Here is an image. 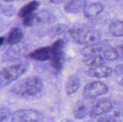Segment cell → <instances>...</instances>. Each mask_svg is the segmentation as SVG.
Segmentation results:
<instances>
[{"instance_id": "obj_20", "label": "cell", "mask_w": 123, "mask_h": 122, "mask_svg": "<svg viewBox=\"0 0 123 122\" xmlns=\"http://www.w3.org/2000/svg\"><path fill=\"white\" fill-rule=\"evenodd\" d=\"M101 55L103 56L105 60L108 61H113L118 59L119 53L116 49L112 47H109L106 49H103Z\"/></svg>"}, {"instance_id": "obj_28", "label": "cell", "mask_w": 123, "mask_h": 122, "mask_svg": "<svg viewBox=\"0 0 123 122\" xmlns=\"http://www.w3.org/2000/svg\"><path fill=\"white\" fill-rule=\"evenodd\" d=\"M5 41V38L4 37H0V47L4 44Z\"/></svg>"}, {"instance_id": "obj_33", "label": "cell", "mask_w": 123, "mask_h": 122, "mask_svg": "<svg viewBox=\"0 0 123 122\" xmlns=\"http://www.w3.org/2000/svg\"><path fill=\"white\" fill-rule=\"evenodd\" d=\"M91 122V121H87V122Z\"/></svg>"}, {"instance_id": "obj_23", "label": "cell", "mask_w": 123, "mask_h": 122, "mask_svg": "<svg viewBox=\"0 0 123 122\" xmlns=\"http://www.w3.org/2000/svg\"><path fill=\"white\" fill-rule=\"evenodd\" d=\"M97 122H121L119 119V116L117 114L105 115L100 117Z\"/></svg>"}, {"instance_id": "obj_12", "label": "cell", "mask_w": 123, "mask_h": 122, "mask_svg": "<svg viewBox=\"0 0 123 122\" xmlns=\"http://www.w3.org/2000/svg\"><path fill=\"white\" fill-rule=\"evenodd\" d=\"M104 10V7L99 2H93L85 6L84 10V16L87 19H94L100 14Z\"/></svg>"}, {"instance_id": "obj_31", "label": "cell", "mask_w": 123, "mask_h": 122, "mask_svg": "<svg viewBox=\"0 0 123 122\" xmlns=\"http://www.w3.org/2000/svg\"><path fill=\"white\" fill-rule=\"evenodd\" d=\"M3 1L6 2H13V1H15V0H3Z\"/></svg>"}, {"instance_id": "obj_30", "label": "cell", "mask_w": 123, "mask_h": 122, "mask_svg": "<svg viewBox=\"0 0 123 122\" xmlns=\"http://www.w3.org/2000/svg\"><path fill=\"white\" fill-rule=\"evenodd\" d=\"M119 84L121 86H122V87H123V78H122L120 80V81H119Z\"/></svg>"}, {"instance_id": "obj_4", "label": "cell", "mask_w": 123, "mask_h": 122, "mask_svg": "<svg viewBox=\"0 0 123 122\" xmlns=\"http://www.w3.org/2000/svg\"><path fill=\"white\" fill-rule=\"evenodd\" d=\"M65 42L62 39L55 41L50 46V56L49 62L55 70L60 72L62 69L64 59Z\"/></svg>"}, {"instance_id": "obj_8", "label": "cell", "mask_w": 123, "mask_h": 122, "mask_svg": "<svg viewBox=\"0 0 123 122\" xmlns=\"http://www.w3.org/2000/svg\"><path fill=\"white\" fill-rule=\"evenodd\" d=\"M112 108L113 104L110 99H102L94 104L89 115L91 118H95L109 112Z\"/></svg>"}, {"instance_id": "obj_5", "label": "cell", "mask_w": 123, "mask_h": 122, "mask_svg": "<svg viewBox=\"0 0 123 122\" xmlns=\"http://www.w3.org/2000/svg\"><path fill=\"white\" fill-rule=\"evenodd\" d=\"M42 118V113L37 110L20 109L12 114V122H39Z\"/></svg>"}, {"instance_id": "obj_21", "label": "cell", "mask_w": 123, "mask_h": 122, "mask_svg": "<svg viewBox=\"0 0 123 122\" xmlns=\"http://www.w3.org/2000/svg\"><path fill=\"white\" fill-rule=\"evenodd\" d=\"M0 13L7 16H13L16 13V8L12 5L2 6L0 4Z\"/></svg>"}, {"instance_id": "obj_10", "label": "cell", "mask_w": 123, "mask_h": 122, "mask_svg": "<svg viewBox=\"0 0 123 122\" xmlns=\"http://www.w3.org/2000/svg\"><path fill=\"white\" fill-rule=\"evenodd\" d=\"M113 73V69L107 66L102 65L90 67L87 70V74L92 77L102 78L111 76Z\"/></svg>"}, {"instance_id": "obj_11", "label": "cell", "mask_w": 123, "mask_h": 122, "mask_svg": "<svg viewBox=\"0 0 123 122\" xmlns=\"http://www.w3.org/2000/svg\"><path fill=\"white\" fill-rule=\"evenodd\" d=\"M86 6V0H69L64 6V11L68 14H78L83 11Z\"/></svg>"}, {"instance_id": "obj_13", "label": "cell", "mask_w": 123, "mask_h": 122, "mask_svg": "<svg viewBox=\"0 0 123 122\" xmlns=\"http://www.w3.org/2000/svg\"><path fill=\"white\" fill-rule=\"evenodd\" d=\"M24 33L20 28H13L8 32L6 39V43L10 45H14L20 43L23 39Z\"/></svg>"}, {"instance_id": "obj_15", "label": "cell", "mask_w": 123, "mask_h": 122, "mask_svg": "<svg viewBox=\"0 0 123 122\" xmlns=\"http://www.w3.org/2000/svg\"><path fill=\"white\" fill-rule=\"evenodd\" d=\"M39 6L40 2L38 1L33 0L30 1L19 9L17 13L18 16L23 18L26 16L32 14L37 10Z\"/></svg>"}, {"instance_id": "obj_18", "label": "cell", "mask_w": 123, "mask_h": 122, "mask_svg": "<svg viewBox=\"0 0 123 122\" xmlns=\"http://www.w3.org/2000/svg\"><path fill=\"white\" fill-rule=\"evenodd\" d=\"M105 60L101 55H94V56L85 57L83 59V62L86 65L90 67H96L104 64Z\"/></svg>"}, {"instance_id": "obj_22", "label": "cell", "mask_w": 123, "mask_h": 122, "mask_svg": "<svg viewBox=\"0 0 123 122\" xmlns=\"http://www.w3.org/2000/svg\"><path fill=\"white\" fill-rule=\"evenodd\" d=\"M22 19V25L25 26H32L37 23L36 13L26 16Z\"/></svg>"}, {"instance_id": "obj_7", "label": "cell", "mask_w": 123, "mask_h": 122, "mask_svg": "<svg viewBox=\"0 0 123 122\" xmlns=\"http://www.w3.org/2000/svg\"><path fill=\"white\" fill-rule=\"evenodd\" d=\"M93 105L90 99H80L73 107V116L76 119H83L90 114Z\"/></svg>"}, {"instance_id": "obj_26", "label": "cell", "mask_w": 123, "mask_h": 122, "mask_svg": "<svg viewBox=\"0 0 123 122\" xmlns=\"http://www.w3.org/2000/svg\"><path fill=\"white\" fill-rule=\"evenodd\" d=\"M113 72H114V73L117 75H123V63L116 65Z\"/></svg>"}, {"instance_id": "obj_19", "label": "cell", "mask_w": 123, "mask_h": 122, "mask_svg": "<svg viewBox=\"0 0 123 122\" xmlns=\"http://www.w3.org/2000/svg\"><path fill=\"white\" fill-rule=\"evenodd\" d=\"M36 22L38 23H51L55 20V17L48 10H42L38 13H36Z\"/></svg>"}, {"instance_id": "obj_3", "label": "cell", "mask_w": 123, "mask_h": 122, "mask_svg": "<svg viewBox=\"0 0 123 122\" xmlns=\"http://www.w3.org/2000/svg\"><path fill=\"white\" fill-rule=\"evenodd\" d=\"M28 66L26 63H20L9 66L0 71V89L10 84L25 74Z\"/></svg>"}, {"instance_id": "obj_32", "label": "cell", "mask_w": 123, "mask_h": 122, "mask_svg": "<svg viewBox=\"0 0 123 122\" xmlns=\"http://www.w3.org/2000/svg\"><path fill=\"white\" fill-rule=\"evenodd\" d=\"M121 50H122V51H123V45H122V46H121Z\"/></svg>"}, {"instance_id": "obj_6", "label": "cell", "mask_w": 123, "mask_h": 122, "mask_svg": "<svg viewBox=\"0 0 123 122\" xmlns=\"http://www.w3.org/2000/svg\"><path fill=\"white\" fill-rule=\"evenodd\" d=\"M108 90V87L103 83L98 81H92L84 87L82 95L84 98L91 99L106 94Z\"/></svg>"}, {"instance_id": "obj_16", "label": "cell", "mask_w": 123, "mask_h": 122, "mask_svg": "<svg viewBox=\"0 0 123 122\" xmlns=\"http://www.w3.org/2000/svg\"><path fill=\"white\" fill-rule=\"evenodd\" d=\"M103 50V48L97 43L91 45H88L85 47L82 48L80 50V53L84 57H88V56L100 55L102 54Z\"/></svg>"}, {"instance_id": "obj_29", "label": "cell", "mask_w": 123, "mask_h": 122, "mask_svg": "<svg viewBox=\"0 0 123 122\" xmlns=\"http://www.w3.org/2000/svg\"><path fill=\"white\" fill-rule=\"evenodd\" d=\"M60 122H73V121L72 120L69 119V118H65V119L62 120Z\"/></svg>"}, {"instance_id": "obj_9", "label": "cell", "mask_w": 123, "mask_h": 122, "mask_svg": "<svg viewBox=\"0 0 123 122\" xmlns=\"http://www.w3.org/2000/svg\"><path fill=\"white\" fill-rule=\"evenodd\" d=\"M50 56V46L42 47L31 51L25 56L30 59L39 62L49 61Z\"/></svg>"}, {"instance_id": "obj_1", "label": "cell", "mask_w": 123, "mask_h": 122, "mask_svg": "<svg viewBox=\"0 0 123 122\" xmlns=\"http://www.w3.org/2000/svg\"><path fill=\"white\" fill-rule=\"evenodd\" d=\"M44 87L40 78L31 76L19 80L10 89L14 95L24 99H30L37 97L42 92Z\"/></svg>"}, {"instance_id": "obj_17", "label": "cell", "mask_w": 123, "mask_h": 122, "mask_svg": "<svg viewBox=\"0 0 123 122\" xmlns=\"http://www.w3.org/2000/svg\"><path fill=\"white\" fill-rule=\"evenodd\" d=\"M109 31L114 37H123V20L113 21L109 25Z\"/></svg>"}, {"instance_id": "obj_27", "label": "cell", "mask_w": 123, "mask_h": 122, "mask_svg": "<svg viewBox=\"0 0 123 122\" xmlns=\"http://www.w3.org/2000/svg\"><path fill=\"white\" fill-rule=\"evenodd\" d=\"M65 0H49L51 3L54 4H60L64 1Z\"/></svg>"}, {"instance_id": "obj_25", "label": "cell", "mask_w": 123, "mask_h": 122, "mask_svg": "<svg viewBox=\"0 0 123 122\" xmlns=\"http://www.w3.org/2000/svg\"><path fill=\"white\" fill-rule=\"evenodd\" d=\"M65 29H66V28H63L61 26H56V27H55V28L53 29L52 33H53V34L54 35V36L58 35H60L61 34V33H63L65 31Z\"/></svg>"}, {"instance_id": "obj_2", "label": "cell", "mask_w": 123, "mask_h": 122, "mask_svg": "<svg viewBox=\"0 0 123 122\" xmlns=\"http://www.w3.org/2000/svg\"><path fill=\"white\" fill-rule=\"evenodd\" d=\"M70 35L75 43L81 45H91L97 44L100 40L99 32L92 29L74 28L68 30Z\"/></svg>"}, {"instance_id": "obj_24", "label": "cell", "mask_w": 123, "mask_h": 122, "mask_svg": "<svg viewBox=\"0 0 123 122\" xmlns=\"http://www.w3.org/2000/svg\"><path fill=\"white\" fill-rule=\"evenodd\" d=\"M10 110L8 108L3 107L0 108V122H4L10 114Z\"/></svg>"}, {"instance_id": "obj_14", "label": "cell", "mask_w": 123, "mask_h": 122, "mask_svg": "<svg viewBox=\"0 0 123 122\" xmlns=\"http://www.w3.org/2000/svg\"><path fill=\"white\" fill-rule=\"evenodd\" d=\"M80 80L76 75H70L67 78L66 83V92L67 94H74L79 90L80 87Z\"/></svg>"}]
</instances>
